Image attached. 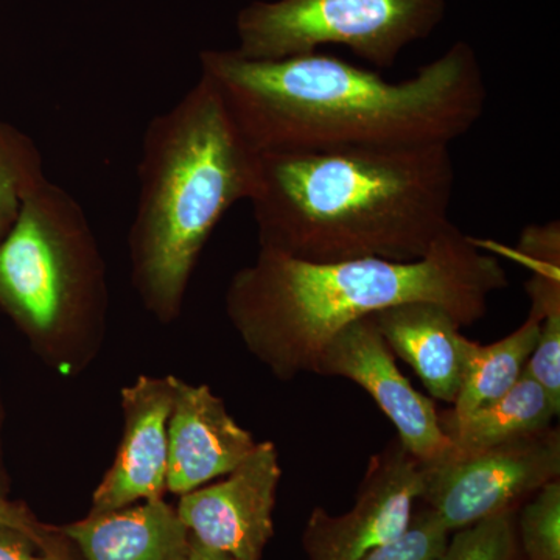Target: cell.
Returning a JSON list of instances; mask_svg holds the SVG:
<instances>
[{"label": "cell", "mask_w": 560, "mask_h": 560, "mask_svg": "<svg viewBox=\"0 0 560 560\" xmlns=\"http://www.w3.org/2000/svg\"><path fill=\"white\" fill-rule=\"evenodd\" d=\"M420 470V500L456 533L514 511L518 501L559 480V429L550 427L470 455L456 453Z\"/></svg>", "instance_id": "cell-7"}, {"label": "cell", "mask_w": 560, "mask_h": 560, "mask_svg": "<svg viewBox=\"0 0 560 560\" xmlns=\"http://www.w3.org/2000/svg\"><path fill=\"white\" fill-rule=\"evenodd\" d=\"M0 528L24 534L47 555L73 558L72 541L62 534L60 526L46 525L27 506L13 503L3 495H0Z\"/></svg>", "instance_id": "cell-22"}, {"label": "cell", "mask_w": 560, "mask_h": 560, "mask_svg": "<svg viewBox=\"0 0 560 560\" xmlns=\"http://www.w3.org/2000/svg\"><path fill=\"white\" fill-rule=\"evenodd\" d=\"M515 530L526 560H560V480L534 493L523 506Z\"/></svg>", "instance_id": "cell-18"}, {"label": "cell", "mask_w": 560, "mask_h": 560, "mask_svg": "<svg viewBox=\"0 0 560 560\" xmlns=\"http://www.w3.org/2000/svg\"><path fill=\"white\" fill-rule=\"evenodd\" d=\"M383 340L418 374L433 399L455 404L475 342L441 305L407 302L371 316Z\"/></svg>", "instance_id": "cell-13"}, {"label": "cell", "mask_w": 560, "mask_h": 560, "mask_svg": "<svg viewBox=\"0 0 560 560\" xmlns=\"http://www.w3.org/2000/svg\"><path fill=\"white\" fill-rule=\"evenodd\" d=\"M451 147L260 154L259 249L313 264L422 259L455 230Z\"/></svg>", "instance_id": "cell-2"}, {"label": "cell", "mask_w": 560, "mask_h": 560, "mask_svg": "<svg viewBox=\"0 0 560 560\" xmlns=\"http://www.w3.org/2000/svg\"><path fill=\"white\" fill-rule=\"evenodd\" d=\"M510 279L497 257L455 228L422 259L313 264L270 249L235 272L224 308L250 355L278 381L315 372L327 342L374 313L407 304L441 305L460 327L478 323Z\"/></svg>", "instance_id": "cell-3"}, {"label": "cell", "mask_w": 560, "mask_h": 560, "mask_svg": "<svg viewBox=\"0 0 560 560\" xmlns=\"http://www.w3.org/2000/svg\"><path fill=\"white\" fill-rule=\"evenodd\" d=\"M541 316L529 311L528 318L508 337L492 345L475 342L466 374L452 410V418H466L501 399L521 381L529 357L539 341Z\"/></svg>", "instance_id": "cell-16"}, {"label": "cell", "mask_w": 560, "mask_h": 560, "mask_svg": "<svg viewBox=\"0 0 560 560\" xmlns=\"http://www.w3.org/2000/svg\"><path fill=\"white\" fill-rule=\"evenodd\" d=\"M257 444L208 385L175 377L168 418V492L180 497L226 477Z\"/></svg>", "instance_id": "cell-12"}, {"label": "cell", "mask_w": 560, "mask_h": 560, "mask_svg": "<svg viewBox=\"0 0 560 560\" xmlns=\"http://www.w3.org/2000/svg\"><path fill=\"white\" fill-rule=\"evenodd\" d=\"M200 66L259 154L451 147L480 121L488 98L466 43L394 83L318 51L249 60L235 49L205 50Z\"/></svg>", "instance_id": "cell-1"}, {"label": "cell", "mask_w": 560, "mask_h": 560, "mask_svg": "<svg viewBox=\"0 0 560 560\" xmlns=\"http://www.w3.org/2000/svg\"><path fill=\"white\" fill-rule=\"evenodd\" d=\"M313 374L348 378L366 390L396 427L401 447L420 466L444 463L456 455L434 401L412 388L401 374L371 316L338 331L320 353Z\"/></svg>", "instance_id": "cell-8"}, {"label": "cell", "mask_w": 560, "mask_h": 560, "mask_svg": "<svg viewBox=\"0 0 560 560\" xmlns=\"http://www.w3.org/2000/svg\"><path fill=\"white\" fill-rule=\"evenodd\" d=\"M422 495V470L399 440L375 453L355 503L341 515L315 508L302 533L307 560H361L410 526Z\"/></svg>", "instance_id": "cell-9"}, {"label": "cell", "mask_w": 560, "mask_h": 560, "mask_svg": "<svg viewBox=\"0 0 560 560\" xmlns=\"http://www.w3.org/2000/svg\"><path fill=\"white\" fill-rule=\"evenodd\" d=\"M438 560H515L518 541L514 511L452 533Z\"/></svg>", "instance_id": "cell-19"}, {"label": "cell", "mask_w": 560, "mask_h": 560, "mask_svg": "<svg viewBox=\"0 0 560 560\" xmlns=\"http://www.w3.org/2000/svg\"><path fill=\"white\" fill-rule=\"evenodd\" d=\"M0 305L50 370L73 377L102 352L108 271L80 202L44 176L0 241Z\"/></svg>", "instance_id": "cell-5"}, {"label": "cell", "mask_w": 560, "mask_h": 560, "mask_svg": "<svg viewBox=\"0 0 560 560\" xmlns=\"http://www.w3.org/2000/svg\"><path fill=\"white\" fill-rule=\"evenodd\" d=\"M559 411L544 386L523 374L510 393L489 407L459 419L440 412V420L456 453L470 455L550 429Z\"/></svg>", "instance_id": "cell-15"}, {"label": "cell", "mask_w": 560, "mask_h": 560, "mask_svg": "<svg viewBox=\"0 0 560 560\" xmlns=\"http://www.w3.org/2000/svg\"><path fill=\"white\" fill-rule=\"evenodd\" d=\"M189 560H238L232 558V556L226 555V552H221L217 550H212V548L205 547L200 541L195 539L191 536V550Z\"/></svg>", "instance_id": "cell-24"}, {"label": "cell", "mask_w": 560, "mask_h": 560, "mask_svg": "<svg viewBox=\"0 0 560 560\" xmlns=\"http://www.w3.org/2000/svg\"><path fill=\"white\" fill-rule=\"evenodd\" d=\"M445 0H275L254 2L237 18L238 47L249 60L313 54L326 44L348 47L375 68L441 24Z\"/></svg>", "instance_id": "cell-6"}, {"label": "cell", "mask_w": 560, "mask_h": 560, "mask_svg": "<svg viewBox=\"0 0 560 560\" xmlns=\"http://www.w3.org/2000/svg\"><path fill=\"white\" fill-rule=\"evenodd\" d=\"M280 478L278 448L270 441L259 442L223 481L180 495L176 512L205 547L238 560H260L275 536Z\"/></svg>", "instance_id": "cell-10"}, {"label": "cell", "mask_w": 560, "mask_h": 560, "mask_svg": "<svg viewBox=\"0 0 560 560\" xmlns=\"http://www.w3.org/2000/svg\"><path fill=\"white\" fill-rule=\"evenodd\" d=\"M451 534L441 518L425 506L412 514L410 526L397 539L368 552L361 560H438Z\"/></svg>", "instance_id": "cell-20"}, {"label": "cell", "mask_w": 560, "mask_h": 560, "mask_svg": "<svg viewBox=\"0 0 560 560\" xmlns=\"http://www.w3.org/2000/svg\"><path fill=\"white\" fill-rule=\"evenodd\" d=\"M173 393L175 375H139L121 389L124 433L113 464L92 493V514L164 499Z\"/></svg>", "instance_id": "cell-11"}, {"label": "cell", "mask_w": 560, "mask_h": 560, "mask_svg": "<svg viewBox=\"0 0 560 560\" xmlns=\"http://www.w3.org/2000/svg\"><path fill=\"white\" fill-rule=\"evenodd\" d=\"M5 492H7L5 475H3L2 466H0V495L5 497Z\"/></svg>", "instance_id": "cell-25"}, {"label": "cell", "mask_w": 560, "mask_h": 560, "mask_svg": "<svg viewBox=\"0 0 560 560\" xmlns=\"http://www.w3.org/2000/svg\"><path fill=\"white\" fill-rule=\"evenodd\" d=\"M43 178V162L31 140L0 128V241L18 220L25 195Z\"/></svg>", "instance_id": "cell-17"}, {"label": "cell", "mask_w": 560, "mask_h": 560, "mask_svg": "<svg viewBox=\"0 0 560 560\" xmlns=\"http://www.w3.org/2000/svg\"><path fill=\"white\" fill-rule=\"evenodd\" d=\"M259 162L206 77L150 121L128 254L132 287L158 323L179 318L210 234L232 206L253 197Z\"/></svg>", "instance_id": "cell-4"}, {"label": "cell", "mask_w": 560, "mask_h": 560, "mask_svg": "<svg viewBox=\"0 0 560 560\" xmlns=\"http://www.w3.org/2000/svg\"><path fill=\"white\" fill-rule=\"evenodd\" d=\"M0 560H77L60 558L39 550L35 541L24 534L9 528H0Z\"/></svg>", "instance_id": "cell-23"}, {"label": "cell", "mask_w": 560, "mask_h": 560, "mask_svg": "<svg viewBox=\"0 0 560 560\" xmlns=\"http://www.w3.org/2000/svg\"><path fill=\"white\" fill-rule=\"evenodd\" d=\"M62 534L83 560H189L191 534L164 499L90 514Z\"/></svg>", "instance_id": "cell-14"}, {"label": "cell", "mask_w": 560, "mask_h": 560, "mask_svg": "<svg viewBox=\"0 0 560 560\" xmlns=\"http://www.w3.org/2000/svg\"><path fill=\"white\" fill-rule=\"evenodd\" d=\"M523 374L544 386L560 407V308L540 319L539 341Z\"/></svg>", "instance_id": "cell-21"}]
</instances>
